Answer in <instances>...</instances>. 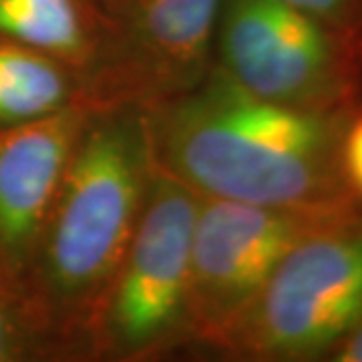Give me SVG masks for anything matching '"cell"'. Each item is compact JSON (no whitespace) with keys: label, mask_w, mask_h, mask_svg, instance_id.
Instances as JSON below:
<instances>
[{"label":"cell","mask_w":362,"mask_h":362,"mask_svg":"<svg viewBox=\"0 0 362 362\" xmlns=\"http://www.w3.org/2000/svg\"><path fill=\"white\" fill-rule=\"evenodd\" d=\"M81 107V75L40 52L0 45V129Z\"/></svg>","instance_id":"30bf717a"},{"label":"cell","mask_w":362,"mask_h":362,"mask_svg":"<svg viewBox=\"0 0 362 362\" xmlns=\"http://www.w3.org/2000/svg\"><path fill=\"white\" fill-rule=\"evenodd\" d=\"M362 320V207L286 254L211 352L232 361L314 362Z\"/></svg>","instance_id":"3957f363"},{"label":"cell","mask_w":362,"mask_h":362,"mask_svg":"<svg viewBox=\"0 0 362 362\" xmlns=\"http://www.w3.org/2000/svg\"><path fill=\"white\" fill-rule=\"evenodd\" d=\"M340 165L350 194L362 207V111L352 115L342 133Z\"/></svg>","instance_id":"4fadbf2b"},{"label":"cell","mask_w":362,"mask_h":362,"mask_svg":"<svg viewBox=\"0 0 362 362\" xmlns=\"http://www.w3.org/2000/svg\"><path fill=\"white\" fill-rule=\"evenodd\" d=\"M90 111L0 129V276L25 278Z\"/></svg>","instance_id":"ba28073f"},{"label":"cell","mask_w":362,"mask_h":362,"mask_svg":"<svg viewBox=\"0 0 362 362\" xmlns=\"http://www.w3.org/2000/svg\"><path fill=\"white\" fill-rule=\"evenodd\" d=\"M151 173L141 109L90 111L23 278L78 361H93L90 328L137 230Z\"/></svg>","instance_id":"7a4b0ae2"},{"label":"cell","mask_w":362,"mask_h":362,"mask_svg":"<svg viewBox=\"0 0 362 362\" xmlns=\"http://www.w3.org/2000/svg\"><path fill=\"white\" fill-rule=\"evenodd\" d=\"M199 204L153 163L137 230L90 328L93 361H153L192 344L189 262Z\"/></svg>","instance_id":"277c9868"},{"label":"cell","mask_w":362,"mask_h":362,"mask_svg":"<svg viewBox=\"0 0 362 362\" xmlns=\"http://www.w3.org/2000/svg\"><path fill=\"white\" fill-rule=\"evenodd\" d=\"M342 214L349 211L318 214L202 197L189 262L192 342L214 349L286 254Z\"/></svg>","instance_id":"52a82bcc"},{"label":"cell","mask_w":362,"mask_h":362,"mask_svg":"<svg viewBox=\"0 0 362 362\" xmlns=\"http://www.w3.org/2000/svg\"><path fill=\"white\" fill-rule=\"evenodd\" d=\"M78 361L23 278L0 276V362Z\"/></svg>","instance_id":"8fae6325"},{"label":"cell","mask_w":362,"mask_h":362,"mask_svg":"<svg viewBox=\"0 0 362 362\" xmlns=\"http://www.w3.org/2000/svg\"><path fill=\"white\" fill-rule=\"evenodd\" d=\"M101 0H0V45L40 52L73 66H89L109 30Z\"/></svg>","instance_id":"9c48e42d"},{"label":"cell","mask_w":362,"mask_h":362,"mask_svg":"<svg viewBox=\"0 0 362 362\" xmlns=\"http://www.w3.org/2000/svg\"><path fill=\"white\" fill-rule=\"evenodd\" d=\"M326 362H362V320L328 352Z\"/></svg>","instance_id":"5bb4252c"},{"label":"cell","mask_w":362,"mask_h":362,"mask_svg":"<svg viewBox=\"0 0 362 362\" xmlns=\"http://www.w3.org/2000/svg\"><path fill=\"white\" fill-rule=\"evenodd\" d=\"M101 2H103V6L109 13H117V11H121V8H125L127 4H131L133 0H101Z\"/></svg>","instance_id":"9a60e30c"},{"label":"cell","mask_w":362,"mask_h":362,"mask_svg":"<svg viewBox=\"0 0 362 362\" xmlns=\"http://www.w3.org/2000/svg\"><path fill=\"white\" fill-rule=\"evenodd\" d=\"M145 113L153 163L194 194L318 214L356 209L340 165L350 117L272 103L221 69Z\"/></svg>","instance_id":"6da1fadb"},{"label":"cell","mask_w":362,"mask_h":362,"mask_svg":"<svg viewBox=\"0 0 362 362\" xmlns=\"http://www.w3.org/2000/svg\"><path fill=\"white\" fill-rule=\"evenodd\" d=\"M362 42V0H282Z\"/></svg>","instance_id":"7c38bea8"},{"label":"cell","mask_w":362,"mask_h":362,"mask_svg":"<svg viewBox=\"0 0 362 362\" xmlns=\"http://www.w3.org/2000/svg\"><path fill=\"white\" fill-rule=\"evenodd\" d=\"M216 66L272 103L324 115L362 111V42L282 0H223Z\"/></svg>","instance_id":"5b68a950"},{"label":"cell","mask_w":362,"mask_h":362,"mask_svg":"<svg viewBox=\"0 0 362 362\" xmlns=\"http://www.w3.org/2000/svg\"><path fill=\"white\" fill-rule=\"evenodd\" d=\"M223 0H133L81 73V107L149 111L195 89L216 63Z\"/></svg>","instance_id":"8992f818"}]
</instances>
